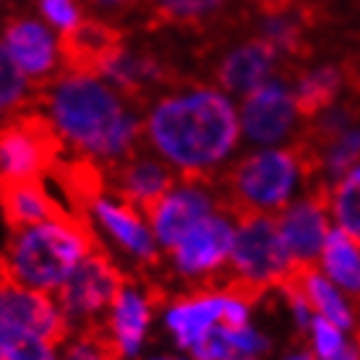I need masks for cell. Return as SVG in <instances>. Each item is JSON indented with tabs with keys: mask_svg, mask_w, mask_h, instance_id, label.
<instances>
[{
	"mask_svg": "<svg viewBox=\"0 0 360 360\" xmlns=\"http://www.w3.org/2000/svg\"><path fill=\"white\" fill-rule=\"evenodd\" d=\"M240 115L222 89L191 84L165 89L144 117V141L180 178L214 180L240 144Z\"/></svg>",
	"mask_w": 360,
	"mask_h": 360,
	"instance_id": "obj_1",
	"label": "cell"
},
{
	"mask_svg": "<svg viewBox=\"0 0 360 360\" xmlns=\"http://www.w3.org/2000/svg\"><path fill=\"white\" fill-rule=\"evenodd\" d=\"M39 112L58 131L68 152L112 165L144 144V117L139 105L94 73L63 71L37 91Z\"/></svg>",
	"mask_w": 360,
	"mask_h": 360,
	"instance_id": "obj_2",
	"label": "cell"
},
{
	"mask_svg": "<svg viewBox=\"0 0 360 360\" xmlns=\"http://www.w3.org/2000/svg\"><path fill=\"white\" fill-rule=\"evenodd\" d=\"M97 245L99 238L91 219L65 209L50 219L16 230L8 243L6 264L13 282L55 295Z\"/></svg>",
	"mask_w": 360,
	"mask_h": 360,
	"instance_id": "obj_3",
	"label": "cell"
},
{
	"mask_svg": "<svg viewBox=\"0 0 360 360\" xmlns=\"http://www.w3.org/2000/svg\"><path fill=\"white\" fill-rule=\"evenodd\" d=\"M219 209L235 219L253 214H279L290 201H295L297 188L308 183L306 162L295 146H264L240 157L225 167L214 180Z\"/></svg>",
	"mask_w": 360,
	"mask_h": 360,
	"instance_id": "obj_4",
	"label": "cell"
},
{
	"mask_svg": "<svg viewBox=\"0 0 360 360\" xmlns=\"http://www.w3.org/2000/svg\"><path fill=\"white\" fill-rule=\"evenodd\" d=\"M295 269L282 243L274 214H253L238 219L235 243L227 264V288L243 292L248 300H259L266 290L277 288Z\"/></svg>",
	"mask_w": 360,
	"mask_h": 360,
	"instance_id": "obj_5",
	"label": "cell"
},
{
	"mask_svg": "<svg viewBox=\"0 0 360 360\" xmlns=\"http://www.w3.org/2000/svg\"><path fill=\"white\" fill-rule=\"evenodd\" d=\"M128 282L117 262L102 248V240L65 279L55 300L68 319L71 332L108 324V314L120 288Z\"/></svg>",
	"mask_w": 360,
	"mask_h": 360,
	"instance_id": "obj_6",
	"label": "cell"
},
{
	"mask_svg": "<svg viewBox=\"0 0 360 360\" xmlns=\"http://www.w3.org/2000/svg\"><path fill=\"white\" fill-rule=\"evenodd\" d=\"M63 152V141L45 112L27 110L0 126V183L42 180Z\"/></svg>",
	"mask_w": 360,
	"mask_h": 360,
	"instance_id": "obj_7",
	"label": "cell"
},
{
	"mask_svg": "<svg viewBox=\"0 0 360 360\" xmlns=\"http://www.w3.org/2000/svg\"><path fill=\"white\" fill-rule=\"evenodd\" d=\"M235 230H238V219L222 209L204 217L170 248L172 269L183 279L209 282L219 277L222 269L230 264Z\"/></svg>",
	"mask_w": 360,
	"mask_h": 360,
	"instance_id": "obj_8",
	"label": "cell"
},
{
	"mask_svg": "<svg viewBox=\"0 0 360 360\" xmlns=\"http://www.w3.org/2000/svg\"><path fill=\"white\" fill-rule=\"evenodd\" d=\"M219 209V198L212 180L180 178L157 204L146 209L144 217L152 227L160 248L170 251L191 227Z\"/></svg>",
	"mask_w": 360,
	"mask_h": 360,
	"instance_id": "obj_9",
	"label": "cell"
},
{
	"mask_svg": "<svg viewBox=\"0 0 360 360\" xmlns=\"http://www.w3.org/2000/svg\"><path fill=\"white\" fill-rule=\"evenodd\" d=\"M238 115L243 136L262 149L288 141L303 120L292 97V86H288L285 79H269L259 89L245 94Z\"/></svg>",
	"mask_w": 360,
	"mask_h": 360,
	"instance_id": "obj_10",
	"label": "cell"
},
{
	"mask_svg": "<svg viewBox=\"0 0 360 360\" xmlns=\"http://www.w3.org/2000/svg\"><path fill=\"white\" fill-rule=\"evenodd\" d=\"M329 191L332 186H314L303 198L290 201L279 214H274L282 235V243L288 248L290 259L295 264H316L321 259L326 235H329Z\"/></svg>",
	"mask_w": 360,
	"mask_h": 360,
	"instance_id": "obj_11",
	"label": "cell"
},
{
	"mask_svg": "<svg viewBox=\"0 0 360 360\" xmlns=\"http://www.w3.org/2000/svg\"><path fill=\"white\" fill-rule=\"evenodd\" d=\"M89 219L99 227V233H105V238L117 251L126 253L136 264L154 266L160 262V243H157L146 217H141L139 209L131 207L120 196L115 193L108 196V191L97 196V201L89 209Z\"/></svg>",
	"mask_w": 360,
	"mask_h": 360,
	"instance_id": "obj_12",
	"label": "cell"
},
{
	"mask_svg": "<svg viewBox=\"0 0 360 360\" xmlns=\"http://www.w3.org/2000/svg\"><path fill=\"white\" fill-rule=\"evenodd\" d=\"M105 180L110 193L120 196L144 214L178 183V172L162 157L139 149L120 162L105 165Z\"/></svg>",
	"mask_w": 360,
	"mask_h": 360,
	"instance_id": "obj_13",
	"label": "cell"
},
{
	"mask_svg": "<svg viewBox=\"0 0 360 360\" xmlns=\"http://www.w3.org/2000/svg\"><path fill=\"white\" fill-rule=\"evenodd\" d=\"M18 71L27 76L29 82L42 86L50 79H55L60 60V42L53 37V32L42 24L39 18L32 16H13L6 21L3 39H0Z\"/></svg>",
	"mask_w": 360,
	"mask_h": 360,
	"instance_id": "obj_14",
	"label": "cell"
},
{
	"mask_svg": "<svg viewBox=\"0 0 360 360\" xmlns=\"http://www.w3.org/2000/svg\"><path fill=\"white\" fill-rule=\"evenodd\" d=\"M0 321L24 326L55 345H63L71 337L68 319L63 316L55 295L24 288L13 279L0 282Z\"/></svg>",
	"mask_w": 360,
	"mask_h": 360,
	"instance_id": "obj_15",
	"label": "cell"
},
{
	"mask_svg": "<svg viewBox=\"0 0 360 360\" xmlns=\"http://www.w3.org/2000/svg\"><path fill=\"white\" fill-rule=\"evenodd\" d=\"M230 290L222 288H196L193 292L180 295L165 311L167 332L183 350H191L207 337L214 326L225 321V308Z\"/></svg>",
	"mask_w": 360,
	"mask_h": 360,
	"instance_id": "obj_16",
	"label": "cell"
},
{
	"mask_svg": "<svg viewBox=\"0 0 360 360\" xmlns=\"http://www.w3.org/2000/svg\"><path fill=\"white\" fill-rule=\"evenodd\" d=\"M277 68H282V58L277 50L262 37H251L219 58L214 79L225 94L245 97L253 89H259L264 82H269Z\"/></svg>",
	"mask_w": 360,
	"mask_h": 360,
	"instance_id": "obj_17",
	"label": "cell"
},
{
	"mask_svg": "<svg viewBox=\"0 0 360 360\" xmlns=\"http://www.w3.org/2000/svg\"><path fill=\"white\" fill-rule=\"evenodd\" d=\"M126 45L123 32L102 18H82L79 27L60 34V60L63 71L94 73L99 76L102 65Z\"/></svg>",
	"mask_w": 360,
	"mask_h": 360,
	"instance_id": "obj_18",
	"label": "cell"
},
{
	"mask_svg": "<svg viewBox=\"0 0 360 360\" xmlns=\"http://www.w3.org/2000/svg\"><path fill=\"white\" fill-rule=\"evenodd\" d=\"M154 300H157V292H146L131 279L115 295L108 314V332L120 358H134L141 350L149 324H152Z\"/></svg>",
	"mask_w": 360,
	"mask_h": 360,
	"instance_id": "obj_19",
	"label": "cell"
},
{
	"mask_svg": "<svg viewBox=\"0 0 360 360\" xmlns=\"http://www.w3.org/2000/svg\"><path fill=\"white\" fill-rule=\"evenodd\" d=\"M0 212L16 233L65 212V204L50 193L45 180H16L0 183Z\"/></svg>",
	"mask_w": 360,
	"mask_h": 360,
	"instance_id": "obj_20",
	"label": "cell"
},
{
	"mask_svg": "<svg viewBox=\"0 0 360 360\" xmlns=\"http://www.w3.org/2000/svg\"><path fill=\"white\" fill-rule=\"evenodd\" d=\"M285 282L295 285L303 292V297L308 300V306H311V311L316 316H324V319L334 321V324L342 326V329H352L355 326L352 308L345 303L340 288L316 264H295V269L290 271V277Z\"/></svg>",
	"mask_w": 360,
	"mask_h": 360,
	"instance_id": "obj_21",
	"label": "cell"
},
{
	"mask_svg": "<svg viewBox=\"0 0 360 360\" xmlns=\"http://www.w3.org/2000/svg\"><path fill=\"white\" fill-rule=\"evenodd\" d=\"M149 29H196L207 32L225 21L230 0H149Z\"/></svg>",
	"mask_w": 360,
	"mask_h": 360,
	"instance_id": "obj_22",
	"label": "cell"
},
{
	"mask_svg": "<svg viewBox=\"0 0 360 360\" xmlns=\"http://www.w3.org/2000/svg\"><path fill=\"white\" fill-rule=\"evenodd\" d=\"M345 86V68L342 65H316L308 71H300L295 76L292 97H295L297 112L303 120L321 115L337 102L340 91Z\"/></svg>",
	"mask_w": 360,
	"mask_h": 360,
	"instance_id": "obj_23",
	"label": "cell"
},
{
	"mask_svg": "<svg viewBox=\"0 0 360 360\" xmlns=\"http://www.w3.org/2000/svg\"><path fill=\"white\" fill-rule=\"evenodd\" d=\"M321 266L337 288L360 297V245L340 227L326 235Z\"/></svg>",
	"mask_w": 360,
	"mask_h": 360,
	"instance_id": "obj_24",
	"label": "cell"
},
{
	"mask_svg": "<svg viewBox=\"0 0 360 360\" xmlns=\"http://www.w3.org/2000/svg\"><path fill=\"white\" fill-rule=\"evenodd\" d=\"M37 91H39V86L18 71V65L13 63L6 45L0 42V126L34 108Z\"/></svg>",
	"mask_w": 360,
	"mask_h": 360,
	"instance_id": "obj_25",
	"label": "cell"
},
{
	"mask_svg": "<svg viewBox=\"0 0 360 360\" xmlns=\"http://www.w3.org/2000/svg\"><path fill=\"white\" fill-rule=\"evenodd\" d=\"M329 209L337 219V227L360 245V162H355L342 178L332 183Z\"/></svg>",
	"mask_w": 360,
	"mask_h": 360,
	"instance_id": "obj_26",
	"label": "cell"
},
{
	"mask_svg": "<svg viewBox=\"0 0 360 360\" xmlns=\"http://www.w3.org/2000/svg\"><path fill=\"white\" fill-rule=\"evenodd\" d=\"M60 345L16 324L0 321V360H58Z\"/></svg>",
	"mask_w": 360,
	"mask_h": 360,
	"instance_id": "obj_27",
	"label": "cell"
},
{
	"mask_svg": "<svg viewBox=\"0 0 360 360\" xmlns=\"http://www.w3.org/2000/svg\"><path fill=\"white\" fill-rule=\"evenodd\" d=\"M58 360H123L112 345L108 324L89 326L82 332H71V337L60 345Z\"/></svg>",
	"mask_w": 360,
	"mask_h": 360,
	"instance_id": "obj_28",
	"label": "cell"
},
{
	"mask_svg": "<svg viewBox=\"0 0 360 360\" xmlns=\"http://www.w3.org/2000/svg\"><path fill=\"white\" fill-rule=\"evenodd\" d=\"M308 342H311V352H314L316 360L334 358L347 347L342 326H337L324 316H314V321L308 326Z\"/></svg>",
	"mask_w": 360,
	"mask_h": 360,
	"instance_id": "obj_29",
	"label": "cell"
},
{
	"mask_svg": "<svg viewBox=\"0 0 360 360\" xmlns=\"http://www.w3.org/2000/svg\"><path fill=\"white\" fill-rule=\"evenodd\" d=\"M39 11L50 27H55L60 34L71 32L73 27L82 24V8H79V0H39Z\"/></svg>",
	"mask_w": 360,
	"mask_h": 360,
	"instance_id": "obj_30",
	"label": "cell"
},
{
	"mask_svg": "<svg viewBox=\"0 0 360 360\" xmlns=\"http://www.w3.org/2000/svg\"><path fill=\"white\" fill-rule=\"evenodd\" d=\"M82 3L99 11V13H108V16H126V13L136 11L139 6L149 3V0H82Z\"/></svg>",
	"mask_w": 360,
	"mask_h": 360,
	"instance_id": "obj_31",
	"label": "cell"
},
{
	"mask_svg": "<svg viewBox=\"0 0 360 360\" xmlns=\"http://www.w3.org/2000/svg\"><path fill=\"white\" fill-rule=\"evenodd\" d=\"M326 360H360V352H358V347L355 345H347L340 355H334V358H326Z\"/></svg>",
	"mask_w": 360,
	"mask_h": 360,
	"instance_id": "obj_32",
	"label": "cell"
},
{
	"mask_svg": "<svg viewBox=\"0 0 360 360\" xmlns=\"http://www.w3.org/2000/svg\"><path fill=\"white\" fill-rule=\"evenodd\" d=\"M285 360H314V352H311V350H297V352H290Z\"/></svg>",
	"mask_w": 360,
	"mask_h": 360,
	"instance_id": "obj_33",
	"label": "cell"
},
{
	"mask_svg": "<svg viewBox=\"0 0 360 360\" xmlns=\"http://www.w3.org/2000/svg\"><path fill=\"white\" fill-rule=\"evenodd\" d=\"M308 3H311V6H316V8L326 11V8H329V3H332V0H308Z\"/></svg>",
	"mask_w": 360,
	"mask_h": 360,
	"instance_id": "obj_34",
	"label": "cell"
},
{
	"mask_svg": "<svg viewBox=\"0 0 360 360\" xmlns=\"http://www.w3.org/2000/svg\"><path fill=\"white\" fill-rule=\"evenodd\" d=\"M154 360H170V358H154Z\"/></svg>",
	"mask_w": 360,
	"mask_h": 360,
	"instance_id": "obj_35",
	"label": "cell"
},
{
	"mask_svg": "<svg viewBox=\"0 0 360 360\" xmlns=\"http://www.w3.org/2000/svg\"><path fill=\"white\" fill-rule=\"evenodd\" d=\"M358 11H360V0H358Z\"/></svg>",
	"mask_w": 360,
	"mask_h": 360,
	"instance_id": "obj_36",
	"label": "cell"
}]
</instances>
